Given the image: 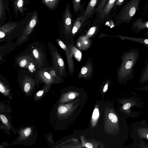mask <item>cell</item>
Instances as JSON below:
<instances>
[{
  "label": "cell",
  "mask_w": 148,
  "mask_h": 148,
  "mask_svg": "<svg viewBox=\"0 0 148 148\" xmlns=\"http://www.w3.org/2000/svg\"><path fill=\"white\" fill-rule=\"evenodd\" d=\"M139 57L138 48H131L123 53L120 57L121 64L116 71L117 79L119 83L127 84L134 78V69Z\"/></svg>",
  "instance_id": "cell-1"
},
{
  "label": "cell",
  "mask_w": 148,
  "mask_h": 148,
  "mask_svg": "<svg viewBox=\"0 0 148 148\" xmlns=\"http://www.w3.org/2000/svg\"><path fill=\"white\" fill-rule=\"evenodd\" d=\"M130 135L133 143L127 147L148 148V123L146 120L143 119L131 124Z\"/></svg>",
  "instance_id": "cell-2"
},
{
  "label": "cell",
  "mask_w": 148,
  "mask_h": 148,
  "mask_svg": "<svg viewBox=\"0 0 148 148\" xmlns=\"http://www.w3.org/2000/svg\"><path fill=\"white\" fill-rule=\"evenodd\" d=\"M140 0H130L121 8L115 17L116 23L119 25L122 23H129L137 10L139 9Z\"/></svg>",
  "instance_id": "cell-3"
},
{
  "label": "cell",
  "mask_w": 148,
  "mask_h": 148,
  "mask_svg": "<svg viewBox=\"0 0 148 148\" xmlns=\"http://www.w3.org/2000/svg\"><path fill=\"white\" fill-rule=\"evenodd\" d=\"M73 20L71 13L70 4L66 3L61 20V25L60 26L64 36L65 39L66 44L74 45L73 37L72 36Z\"/></svg>",
  "instance_id": "cell-4"
},
{
  "label": "cell",
  "mask_w": 148,
  "mask_h": 148,
  "mask_svg": "<svg viewBox=\"0 0 148 148\" xmlns=\"http://www.w3.org/2000/svg\"><path fill=\"white\" fill-rule=\"evenodd\" d=\"M49 48L53 64V67L62 77H66L67 73L64 62L58 50L51 43H49Z\"/></svg>",
  "instance_id": "cell-5"
},
{
  "label": "cell",
  "mask_w": 148,
  "mask_h": 148,
  "mask_svg": "<svg viewBox=\"0 0 148 148\" xmlns=\"http://www.w3.org/2000/svg\"><path fill=\"white\" fill-rule=\"evenodd\" d=\"M134 106L140 109H141L144 106L143 102L140 98L132 96L129 97L125 99V103L123 104L122 109L125 112V118L129 117L135 118L139 116L140 113L134 112L132 110L133 107Z\"/></svg>",
  "instance_id": "cell-6"
},
{
  "label": "cell",
  "mask_w": 148,
  "mask_h": 148,
  "mask_svg": "<svg viewBox=\"0 0 148 148\" xmlns=\"http://www.w3.org/2000/svg\"><path fill=\"white\" fill-rule=\"evenodd\" d=\"M84 11V6H82L77 16L73 21L72 31L73 37L79 31L82 30L89 21V19L85 15Z\"/></svg>",
  "instance_id": "cell-7"
},
{
  "label": "cell",
  "mask_w": 148,
  "mask_h": 148,
  "mask_svg": "<svg viewBox=\"0 0 148 148\" xmlns=\"http://www.w3.org/2000/svg\"><path fill=\"white\" fill-rule=\"evenodd\" d=\"M37 20V12H35L29 19L22 35L17 40L19 45L21 44L31 34L36 25Z\"/></svg>",
  "instance_id": "cell-8"
},
{
  "label": "cell",
  "mask_w": 148,
  "mask_h": 148,
  "mask_svg": "<svg viewBox=\"0 0 148 148\" xmlns=\"http://www.w3.org/2000/svg\"><path fill=\"white\" fill-rule=\"evenodd\" d=\"M16 62L20 67L27 69L31 71H33L36 67H37L33 54L18 57L16 59Z\"/></svg>",
  "instance_id": "cell-9"
},
{
  "label": "cell",
  "mask_w": 148,
  "mask_h": 148,
  "mask_svg": "<svg viewBox=\"0 0 148 148\" xmlns=\"http://www.w3.org/2000/svg\"><path fill=\"white\" fill-rule=\"evenodd\" d=\"M35 79L36 82L44 83L45 85H51L56 83L47 71V68H40L36 74Z\"/></svg>",
  "instance_id": "cell-10"
},
{
  "label": "cell",
  "mask_w": 148,
  "mask_h": 148,
  "mask_svg": "<svg viewBox=\"0 0 148 148\" xmlns=\"http://www.w3.org/2000/svg\"><path fill=\"white\" fill-rule=\"evenodd\" d=\"M93 64L92 59L89 58L85 65L82 66L77 75V77L79 79H86L91 77L93 76Z\"/></svg>",
  "instance_id": "cell-11"
},
{
  "label": "cell",
  "mask_w": 148,
  "mask_h": 148,
  "mask_svg": "<svg viewBox=\"0 0 148 148\" xmlns=\"http://www.w3.org/2000/svg\"><path fill=\"white\" fill-rule=\"evenodd\" d=\"M132 29L137 34L142 30L148 29V20L143 21L142 18H138L133 22L132 26ZM144 36L148 38V32L145 33Z\"/></svg>",
  "instance_id": "cell-12"
},
{
  "label": "cell",
  "mask_w": 148,
  "mask_h": 148,
  "mask_svg": "<svg viewBox=\"0 0 148 148\" xmlns=\"http://www.w3.org/2000/svg\"><path fill=\"white\" fill-rule=\"evenodd\" d=\"M65 52L67 59L68 72L71 75H72L75 71L73 56L71 51L65 44L61 48Z\"/></svg>",
  "instance_id": "cell-13"
},
{
  "label": "cell",
  "mask_w": 148,
  "mask_h": 148,
  "mask_svg": "<svg viewBox=\"0 0 148 148\" xmlns=\"http://www.w3.org/2000/svg\"><path fill=\"white\" fill-rule=\"evenodd\" d=\"M32 54L35 59L36 67L41 68L43 66L45 61L44 54L41 50L37 47H32Z\"/></svg>",
  "instance_id": "cell-14"
},
{
  "label": "cell",
  "mask_w": 148,
  "mask_h": 148,
  "mask_svg": "<svg viewBox=\"0 0 148 148\" xmlns=\"http://www.w3.org/2000/svg\"><path fill=\"white\" fill-rule=\"evenodd\" d=\"M117 0H108L98 16L103 19L108 17L112 11Z\"/></svg>",
  "instance_id": "cell-15"
},
{
  "label": "cell",
  "mask_w": 148,
  "mask_h": 148,
  "mask_svg": "<svg viewBox=\"0 0 148 148\" xmlns=\"http://www.w3.org/2000/svg\"><path fill=\"white\" fill-rule=\"evenodd\" d=\"M17 23L12 22L6 23L1 26L0 27L1 41L6 35L9 34L13 31Z\"/></svg>",
  "instance_id": "cell-16"
},
{
  "label": "cell",
  "mask_w": 148,
  "mask_h": 148,
  "mask_svg": "<svg viewBox=\"0 0 148 148\" xmlns=\"http://www.w3.org/2000/svg\"><path fill=\"white\" fill-rule=\"evenodd\" d=\"M35 82V80L30 76H24L21 81L22 87L24 91L26 93L29 92L34 87Z\"/></svg>",
  "instance_id": "cell-17"
},
{
  "label": "cell",
  "mask_w": 148,
  "mask_h": 148,
  "mask_svg": "<svg viewBox=\"0 0 148 148\" xmlns=\"http://www.w3.org/2000/svg\"><path fill=\"white\" fill-rule=\"evenodd\" d=\"M111 36L119 38L121 40H128L131 41L143 44L145 47L148 48V38H140L128 36L119 35Z\"/></svg>",
  "instance_id": "cell-18"
},
{
  "label": "cell",
  "mask_w": 148,
  "mask_h": 148,
  "mask_svg": "<svg viewBox=\"0 0 148 148\" xmlns=\"http://www.w3.org/2000/svg\"><path fill=\"white\" fill-rule=\"evenodd\" d=\"M99 0H90L86 9L84 14L88 18H92L95 13V8Z\"/></svg>",
  "instance_id": "cell-19"
},
{
  "label": "cell",
  "mask_w": 148,
  "mask_h": 148,
  "mask_svg": "<svg viewBox=\"0 0 148 148\" xmlns=\"http://www.w3.org/2000/svg\"><path fill=\"white\" fill-rule=\"evenodd\" d=\"M148 82V57L145 61V64L142 70L139 80V83L144 84Z\"/></svg>",
  "instance_id": "cell-20"
},
{
  "label": "cell",
  "mask_w": 148,
  "mask_h": 148,
  "mask_svg": "<svg viewBox=\"0 0 148 148\" xmlns=\"http://www.w3.org/2000/svg\"><path fill=\"white\" fill-rule=\"evenodd\" d=\"M66 45L72 54L73 56L77 60L80 62L82 58V53L74 45L71 44H66Z\"/></svg>",
  "instance_id": "cell-21"
},
{
  "label": "cell",
  "mask_w": 148,
  "mask_h": 148,
  "mask_svg": "<svg viewBox=\"0 0 148 148\" xmlns=\"http://www.w3.org/2000/svg\"><path fill=\"white\" fill-rule=\"evenodd\" d=\"M47 69L56 83L60 82L62 81V77L60 75L53 67L47 68Z\"/></svg>",
  "instance_id": "cell-22"
},
{
  "label": "cell",
  "mask_w": 148,
  "mask_h": 148,
  "mask_svg": "<svg viewBox=\"0 0 148 148\" xmlns=\"http://www.w3.org/2000/svg\"><path fill=\"white\" fill-rule=\"evenodd\" d=\"M24 1V0H14V9L16 15L18 11L21 14L23 13Z\"/></svg>",
  "instance_id": "cell-23"
},
{
  "label": "cell",
  "mask_w": 148,
  "mask_h": 148,
  "mask_svg": "<svg viewBox=\"0 0 148 148\" xmlns=\"http://www.w3.org/2000/svg\"><path fill=\"white\" fill-rule=\"evenodd\" d=\"M61 0H42V3L49 9L51 10L56 8Z\"/></svg>",
  "instance_id": "cell-24"
},
{
  "label": "cell",
  "mask_w": 148,
  "mask_h": 148,
  "mask_svg": "<svg viewBox=\"0 0 148 148\" xmlns=\"http://www.w3.org/2000/svg\"><path fill=\"white\" fill-rule=\"evenodd\" d=\"M82 40V38H81ZM88 38H84L82 40L81 39L79 40V41H78V43L77 42V46L81 49H84L85 47V48H88L90 45V42Z\"/></svg>",
  "instance_id": "cell-25"
},
{
  "label": "cell",
  "mask_w": 148,
  "mask_h": 148,
  "mask_svg": "<svg viewBox=\"0 0 148 148\" xmlns=\"http://www.w3.org/2000/svg\"><path fill=\"white\" fill-rule=\"evenodd\" d=\"M81 2V0H72L73 10L76 14L79 12L82 6Z\"/></svg>",
  "instance_id": "cell-26"
},
{
  "label": "cell",
  "mask_w": 148,
  "mask_h": 148,
  "mask_svg": "<svg viewBox=\"0 0 148 148\" xmlns=\"http://www.w3.org/2000/svg\"><path fill=\"white\" fill-rule=\"evenodd\" d=\"M0 91L1 93L6 96L9 95L10 93L9 88L1 80L0 81Z\"/></svg>",
  "instance_id": "cell-27"
},
{
  "label": "cell",
  "mask_w": 148,
  "mask_h": 148,
  "mask_svg": "<svg viewBox=\"0 0 148 148\" xmlns=\"http://www.w3.org/2000/svg\"><path fill=\"white\" fill-rule=\"evenodd\" d=\"M51 86V85H46L42 89L38 91L36 94L35 96L37 99L41 97L44 93L49 90Z\"/></svg>",
  "instance_id": "cell-28"
},
{
  "label": "cell",
  "mask_w": 148,
  "mask_h": 148,
  "mask_svg": "<svg viewBox=\"0 0 148 148\" xmlns=\"http://www.w3.org/2000/svg\"><path fill=\"white\" fill-rule=\"evenodd\" d=\"M107 0H102L98 6L95 9V12H97V15L98 16L101 12Z\"/></svg>",
  "instance_id": "cell-29"
},
{
  "label": "cell",
  "mask_w": 148,
  "mask_h": 148,
  "mask_svg": "<svg viewBox=\"0 0 148 148\" xmlns=\"http://www.w3.org/2000/svg\"><path fill=\"white\" fill-rule=\"evenodd\" d=\"M4 5L3 0H0V19L3 17L4 12Z\"/></svg>",
  "instance_id": "cell-30"
},
{
  "label": "cell",
  "mask_w": 148,
  "mask_h": 148,
  "mask_svg": "<svg viewBox=\"0 0 148 148\" xmlns=\"http://www.w3.org/2000/svg\"><path fill=\"white\" fill-rule=\"evenodd\" d=\"M109 119L113 123H116L118 121V118L115 114L113 113H110L108 115Z\"/></svg>",
  "instance_id": "cell-31"
},
{
  "label": "cell",
  "mask_w": 148,
  "mask_h": 148,
  "mask_svg": "<svg viewBox=\"0 0 148 148\" xmlns=\"http://www.w3.org/2000/svg\"><path fill=\"white\" fill-rule=\"evenodd\" d=\"M2 123L7 125H8V122L7 117L3 114H1L0 115Z\"/></svg>",
  "instance_id": "cell-32"
},
{
  "label": "cell",
  "mask_w": 148,
  "mask_h": 148,
  "mask_svg": "<svg viewBox=\"0 0 148 148\" xmlns=\"http://www.w3.org/2000/svg\"><path fill=\"white\" fill-rule=\"evenodd\" d=\"M99 112L98 108H95L94 110L93 114L92 115V118L94 119H97L99 116Z\"/></svg>",
  "instance_id": "cell-33"
},
{
  "label": "cell",
  "mask_w": 148,
  "mask_h": 148,
  "mask_svg": "<svg viewBox=\"0 0 148 148\" xmlns=\"http://www.w3.org/2000/svg\"><path fill=\"white\" fill-rule=\"evenodd\" d=\"M58 110L59 113L63 114L67 112V109L65 106H61L58 108Z\"/></svg>",
  "instance_id": "cell-34"
},
{
  "label": "cell",
  "mask_w": 148,
  "mask_h": 148,
  "mask_svg": "<svg viewBox=\"0 0 148 148\" xmlns=\"http://www.w3.org/2000/svg\"><path fill=\"white\" fill-rule=\"evenodd\" d=\"M125 0H117L113 9V10L116 9L117 7H119L122 4Z\"/></svg>",
  "instance_id": "cell-35"
},
{
  "label": "cell",
  "mask_w": 148,
  "mask_h": 148,
  "mask_svg": "<svg viewBox=\"0 0 148 148\" xmlns=\"http://www.w3.org/2000/svg\"><path fill=\"white\" fill-rule=\"evenodd\" d=\"M138 90L148 91V84L137 88Z\"/></svg>",
  "instance_id": "cell-36"
},
{
  "label": "cell",
  "mask_w": 148,
  "mask_h": 148,
  "mask_svg": "<svg viewBox=\"0 0 148 148\" xmlns=\"http://www.w3.org/2000/svg\"><path fill=\"white\" fill-rule=\"evenodd\" d=\"M86 147L88 148H92V145L90 143H87L85 144Z\"/></svg>",
  "instance_id": "cell-37"
},
{
  "label": "cell",
  "mask_w": 148,
  "mask_h": 148,
  "mask_svg": "<svg viewBox=\"0 0 148 148\" xmlns=\"http://www.w3.org/2000/svg\"><path fill=\"white\" fill-rule=\"evenodd\" d=\"M69 98L71 99H73L75 97V95L73 93L70 94L69 96Z\"/></svg>",
  "instance_id": "cell-38"
},
{
  "label": "cell",
  "mask_w": 148,
  "mask_h": 148,
  "mask_svg": "<svg viewBox=\"0 0 148 148\" xmlns=\"http://www.w3.org/2000/svg\"><path fill=\"white\" fill-rule=\"evenodd\" d=\"M108 84H106L105 86H104L103 89V91L104 92H106L108 89Z\"/></svg>",
  "instance_id": "cell-39"
}]
</instances>
